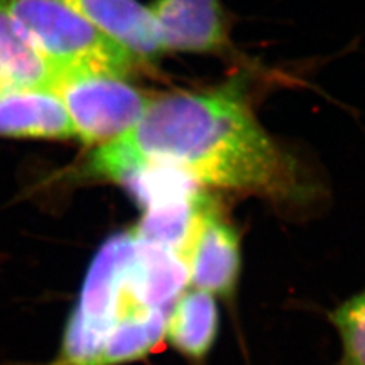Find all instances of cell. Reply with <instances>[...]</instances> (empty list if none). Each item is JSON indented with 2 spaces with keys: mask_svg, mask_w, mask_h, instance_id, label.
I'll return each instance as SVG.
<instances>
[{
  "mask_svg": "<svg viewBox=\"0 0 365 365\" xmlns=\"http://www.w3.org/2000/svg\"><path fill=\"white\" fill-rule=\"evenodd\" d=\"M56 68L23 36L0 0V88L52 90Z\"/></svg>",
  "mask_w": 365,
  "mask_h": 365,
  "instance_id": "cell-10",
  "label": "cell"
},
{
  "mask_svg": "<svg viewBox=\"0 0 365 365\" xmlns=\"http://www.w3.org/2000/svg\"><path fill=\"white\" fill-rule=\"evenodd\" d=\"M187 283L189 269L178 253L135 237L122 283L120 317L134 309L170 311Z\"/></svg>",
  "mask_w": 365,
  "mask_h": 365,
  "instance_id": "cell-6",
  "label": "cell"
},
{
  "mask_svg": "<svg viewBox=\"0 0 365 365\" xmlns=\"http://www.w3.org/2000/svg\"><path fill=\"white\" fill-rule=\"evenodd\" d=\"M0 135L66 140L76 137V131L55 91L0 88Z\"/></svg>",
  "mask_w": 365,
  "mask_h": 365,
  "instance_id": "cell-8",
  "label": "cell"
},
{
  "mask_svg": "<svg viewBox=\"0 0 365 365\" xmlns=\"http://www.w3.org/2000/svg\"><path fill=\"white\" fill-rule=\"evenodd\" d=\"M220 334L215 295L198 288L182 291L170 307L166 336L170 347L192 365H205Z\"/></svg>",
  "mask_w": 365,
  "mask_h": 365,
  "instance_id": "cell-9",
  "label": "cell"
},
{
  "mask_svg": "<svg viewBox=\"0 0 365 365\" xmlns=\"http://www.w3.org/2000/svg\"><path fill=\"white\" fill-rule=\"evenodd\" d=\"M148 68L162 58L163 46L151 11L139 0H63Z\"/></svg>",
  "mask_w": 365,
  "mask_h": 365,
  "instance_id": "cell-7",
  "label": "cell"
},
{
  "mask_svg": "<svg viewBox=\"0 0 365 365\" xmlns=\"http://www.w3.org/2000/svg\"><path fill=\"white\" fill-rule=\"evenodd\" d=\"M182 257L193 288L225 300L235 295L242 268L241 236L213 200L202 207Z\"/></svg>",
  "mask_w": 365,
  "mask_h": 365,
  "instance_id": "cell-4",
  "label": "cell"
},
{
  "mask_svg": "<svg viewBox=\"0 0 365 365\" xmlns=\"http://www.w3.org/2000/svg\"><path fill=\"white\" fill-rule=\"evenodd\" d=\"M207 200V193L201 192L192 198L151 205L133 233L140 241L169 248L182 257Z\"/></svg>",
  "mask_w": 365,
  "mask_h": 365,
  "instance_id": "cell-11",
  "label": "cell"
},
{
  "mask_svg": "<svg viewBox=\"0 0 365 365\" xmlns=\"http://www.w3.org/2000/svg\"><path fill=\"white\" fill-rule=\"evenodd\" d=\"M23 36L58 72L125 76L142 66L63 0H4Z\"/></svg>",
  "mask_w": 365,
  "mask_h": 365,
  "instance_id": "cell-2",
  "label": "cell"
},
{
  "mask_svg": "<svg viewBox=\"0 0 365 365\" xmlns=\"http://www.w3.org/2000/svg\"><path fill=\"white\" fill-rule=\"evenodd\" d=\"M148 8L165 52H233L230 17L221 0H153Z\"/></svg>",
  "mask_w": 365,
  "mask_h": 365,
  "instance_id": "cell-5",
  "label": "cell"
},
{
  "mask_svg": "<svg viewBox=\"0 0 365 365\" xmlns=\"http://www.w3.org/2000/svg\"><path fill=\"white\" fill-rule=\"evenodd\" d=\"M52 91L63 101L78 139L98 146L130 131L153 99L123 76L107 72L63 75Z\"/></svg>",
  "mask_w": 365,
  "mask_h": 365,
  "instance_id": "cell-3",
  "label": "cell"
},
{
  "mask_svg": "<svg viewBox=\"0 0 365 365\" xmlns=\"http://www.w3.org/2000/svg\"><path fill=\"white\" fill-rule=\"evenodd\" d=\"M148 162L180 166L201 186L280 202L303 195L294 160L260 127L235 79L153 98L130 131L96 148L88 173L114 181Z\"/></svg>",
  "mask_w": 365,
  "mask_h": 365,
  "instance_id": "cell-1",
  "label": "cell"
},
{
  "mask_svg": "<svg viewBox=\"0 0 365 365\" xmlns=\"http://www.w3.org/2000/svg\"><path fill=\"white\" fill-rule=\"evenodd\" d=\"M329 322L341 339V356L334 365H365V291L329 312Z\"/></svg>",
  "mask_w": 365,
  "mask_h": 365,
  "instance_id": "cell-12",
  "label": "cell"
}]
</instances>
